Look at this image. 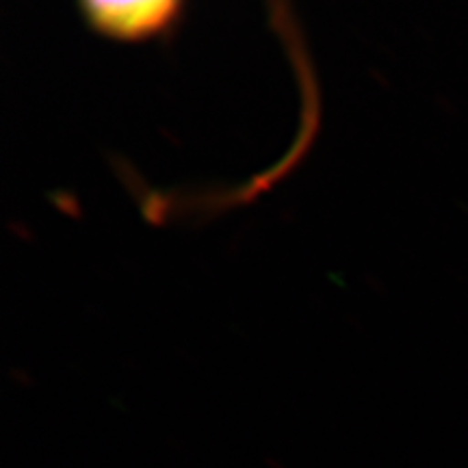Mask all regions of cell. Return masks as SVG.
<instances>
[{"instance_id": "1", "label": "cell", "mask_w": 468, "mask_h": 468, "mask_svg": "<svg viewBox=\"0 0 468 468\" xmlns=\"http://www.w3.org/2000/svg\"><path fill=\"white\" fill-rule=\"evenodd\" d=\"M87 27L104 39L145 44L174 33L185 0H79Z\"/></svg>"}]
</instances>
